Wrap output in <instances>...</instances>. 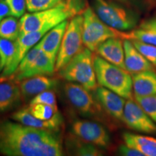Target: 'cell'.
<instances>
[{"instance_id": "1", "label": "cell", "mask_w": 156, "mask_h": 156, "mask_svg": "<svg viewBox=\"0 0 156 156\" xmlns=\"http://www.w3.org/2000/svg\"><path fill=\"white\" fill-rule=\"evenodd\" d=\"M0 153L7 156H61L63 147L54 132L2 121Z\"/></svg>"}, {"instance_id": "2", "label": "cell", "mask_w": 156, "mask_h": 156, "mask_svg": "<svg viewBox=\"0 0 156 156\" xmlns=\"http://www.w3.org/2000/svg\"><path fill=\"white\" fill-rule=\"evenodd\" d=\"M93 63L98 85L126 100L133 98L132 75L127 70L110 63L98 54L93 56Z\"/></svg>"}, {"instance_id": "3", "label": "cell", "mask_w": 156, "mask_h": 156, "mask_svg": "<svg viewBox=\"0 0 156 156\" xmlns=\"http://www.w3.org/2000/svg\"><path fill=\"white\" fill-rule=\"evenodd\" d=\"M93 51L84 48L64 67L58 70V75L65 80L80 84L90 91L98 86L93 63Z\"/></svg>"}, {"instance_id": "4", "label": "cell", "mask_w": 156, "mask_h": 156, "mask_svg": "<svg viewBox=\"0 0 156 156\" xmlns=\"http://www.w3.org/2000/svg\"><path fill=\"white\" fill-rule=\"evenodd\" d=\"M74 17L65 2L53 8L27 13L20 19V34L31 32H48L64 20Z\"/></svg>"}, {"instance_id": "5", "label": "cell", "mask_w": 156, "mask_h": 156, "mask_svg": "<svg viewBox=\"0 0 156 156\" xmlns=\"http://www.w3.org/2000/svg\"><path fill=\"white\" fill-rule=\"evenodd\" d=\"M83 40L85 47L95 51L100 44L111 38L124 39L125 31L118 30L108 26L99 18L90 6L83 14Z\"/></svg>"}, {"instance_id": "6", "label": "cell", "mask_w": 156, "mask_h": 156, "mask_svg": "<svg viewBox=\"0 0 156 156\" xmlns=\"http://www.w3.org/2000/svg\"><path fill=\"white\" fill-rule=\"evenodd\" d=\"M93 9L103 22L121 31L132 30L139 20L138 15L131 9L107 0H93Z\"/></svg>"}, {"instance_id": "7", "label": "cell", "mask_w": 156, "mask_h": 156, "mask_svg": "<svg viewBox=\"0 0 156 156\" xmlns=\"http://www.w3.org/2000/svg\"><path fill=\"white\" fill-rule=\"evenodd\" d=\"M83 16L75 15L68 23L57 54L55 72H58L84 48L83 40Z\"/></svg>"}, {"instance_id": "8", "label": "cell", "mask_w": 156, "mask_h": 156, "mask_svg": "<svg viewBox=\"0 0 156 156\" xmlns=\"http://www.w3.org/2000/svg\"><path fill=\"white\" fill-rule=\"evenodd\" d=\"M64 91L70 104L82 116L94 117L101 113V106L96 98L80 84L73 82L66 83Z\"/></svg>"}, {"instance_id": "9", "label": "cell", "mask_w": 156, "mask_h": 156, "mask_svg": "<svg viewBox=\"0 0 156 156\" xmlns=\"http://www.w3.org/2000/svg\"><path fill=\"white\" fill-rule=\"evenodd\" d=\"M73 134L99 148H107L111 143L110 136L101 124L93 121L78 119L72 124Z\"/></svg>"}, {"instance_id": "10", "label": "cell", "mask_w": 156, "mask_h": 156, "mask_svg": "<svg viewBox=\"0 0 156 156\" xmlns=\"http://www.w3.org/2000/svg\"><path fill=\"white\" fill-rule=\"evenodd\" d=\"M122 122L134 131L145 134L156 132V124L135 100L127 99L124 106Z\"/></svg>"}, {"instance_id": "11", "label": "cell", "mask_w": 156, "mask_h": 156, "mask_svg": "<svg viewBox=\"0 0 156 156\" xmlns=\"http://www.w3.org/2000/svg\"><path fill=\"white\" fill-rule=\"evenodd\" d=\"M46 33L47 32L46 31H38V32L20 34L18 38L15 41L16 45V51H15L14 58L8 67L3 69L2 74L0 77H8L14 73L23 58L31 48L34 47L40 41L41 39Z\"/></svg>"}, {"instance_id": "12", "label": "cell", "mask_w": 156, "mask_h": 156, "mask_svg": "<svg viewBox=\"0 0 156 156\" xmlns=\"http://www.w3.org/2000/svg\"><path fill=\"white\" fill-rule=\"evenodd\" d=\"M95 96L101 108L112 118L122 121L126 100L106 87L98 85L95 90Z\"/></svg>"}, {"instance_id": "13", "label": "cell", "mask_w": 156, "mask_h": 156, "mask_svg": "<svg viewBox=\"0 0 156 156\" xmlns=\"http://www.w3.org/2000/svg\"><path fill=\"white\" fill-rule=\"evenodd\" d=\"M11 118L15 122L24 125L54 132L59 131L64 123L63 118L58 112L50 119L42 120L33 116L28 108L20 109L17 111L12 115Z\"/></svg>"}, {"instance_id": "14", "label": "cell", "mask_w": 156, "mask_h": 156, "mask_svg": "<svg viewBox=\"0 0 156 156\" xmlns=\"http://www.w3.org/2000/svg\"><path fill=\"white\" fill-rule=\"evenodd\" d=\"M18 83L23 98L27 100L45 90L54 89L58 85V80L47 75H38L27 78Z\"/></svg>"}, {"instance_id": "15", "label": "cell", "mask_w": 156, "mask_h": 156, "mask_svg": "<svg viewBox=\"0 0 156 156\" xmlns=\"http://www.w3.org/2000/svg\"><path fill=\"white\" fill-rule=\"evenodd\" d=\"M95 52L110 63L125 69L124 39L111 38L98 46Z\"/></svg>"}, {"instance_id": "16", "label": "cell", "mask_w": 156, "mask_h": 156, "mask_svg": "<svg viewBox=\"0 0 156 156\" xmlns=\"http://www.w3.org/2000/svg\"><path fill=\"white\" fill-rule=\"evenodd\" d=\"M68 23L69 21L67 20L51 29L38 43L41 50L56 61Z\"/></svg>"}, {"instance_id": "17", "label": "cell", "mask_w": 156, "mask_h": 156, "mask_svg": "<svg viewBox=\"0 0 156 156\" xmlns=\"http://www.w3.org/2000/svg\"><path fill=\"white\" fill-rule=\"evenodd\" d=\"M124 48L125 67L131 75L153 69V64L136 49L131 40L124 39Z\"/></svg>"}, {"instance_id": "18", "label": "cell", "mask_w": 156, "mask_h": 156, "mask_svg": "<svg viewBox=\"0 0 156 156\" xmlns=\"http://www.w3.org/2000/svg\"><path fill=\"white\" fill-rule=\"evenodd\" d=\"M22 98L18 83L0 77V112H7L17 106Z\"/></svg>"}, {"instance_id": "19", "label": "cell", "mask_w": 156, "mask_h": 156, "mask_svg": "<svg viewBox=\"0 0 156 156\" xmlns=\"http://www.w3.org/2000/svg\"><path fill=\"white\" fill-rule=\"evenodd\" d=\"M134 97L156 95V73L153 69L132 74Z\"/></svg>"}, {"instance_id": "20", "label": "cell", "mask_w": 156, "mask_h": 156, "mask_svg": "<svg viewBox=\"0 0 156 156\" xmlns=\"http://www.w3.org/2000/svg\"><path fill=\"white\" fill-rule=\"evenodd\" d=\"M55 67L56 60L41 50L30 67L20 77L17 83L35 76L51 75L55 72Z\"/></svg>"}, {"instance_id": "21", "label": "cell", "mask_w": 156, "mask_h": 156, "mask_svg": "<svg viewBox=\"0 0 156 156\" xmlns=\"http://www.w3.org/2000/svg\"><path fill=\"white\" fill-rule=\"evenodd\" d=\"M123 139L124 144L135 148L144 156H156V138L126 132Z\"/></svg>"}, {"instance_id": "22", "label": "cell", "mask_w": 156, "mask_h": 156, "mask_svg": "<svg viewBox=\"0 0 156 156\" xmlns=\"http://www.w3.org/2000/svg\"><path fill=\"white\" fill-rule=\"evenodd\" d=\"M67 145L68 149L77 155L98 156L102 155V152L98 147L84 141L75 134L69 136L67 140Z\"/></svg>"}, {"instance_id": "23", "label": "cell", "mask_w": 156, "mask_h": 156, "mask_svg": "<svg viewBox=\"0 0 156 156\" xmlns=\"http://www.w3.org/2000/svg\"><path fill=\"white\" fill-rule=\"evenodd\" d=\"M20 36V23L17 17H7L0 23V38L15 41Z\"/></svg>"}, {"instance_id": "24", "label": "cell", "mask_w": 156, "mask_h": 156, "mask_svg": "<svg viewBox=\"0 0 156 156\" xmlns=\"http://www.w3.org/2000/svg\"><path fill=\"white\" fill-rule=\"evenodd\" d=\"M16 45L15 41L8 39L0 38V58L2 69L10 64L14 58Z\"/></svg>"}, {"instance_id": "25", "label": "cell", "mask_w": 156, "mask_h": 156, "mask_svg": "<svg viewBox=\"0 0 156 156\" xmlns=\"http://www.w3.org/2000/svg\"><path fill=\"white\" fill-rule=\"evenodd\" d=\"M135 40L147 44L156 46V33L148 29L139 28L132 30L129 32H125V38Z\"/></svg>"}, {"instance_id": "26", "label": "cell", "mask_w": 156, "mask_h": 156, "mask_svg": "<svg viewBox=\"0 0 156 156\" xmlns=\"http://www.w3.org/2000/svg\"><path fill=\"white\" fill-rule=\"evenodd\" d=\"M28 109L33 116L42 120L50 119L58 112V109L44 103L29 105Z\"/></svg>"}, {"instance_id": "27", "label": "cell", "mask_w": 156, "mask_h": 156, "mask_svg": "<svg viewBox=\"0 0 156 156\" xmlns=\"http://www.w3.org/2000/svg\"><path fill=\"white\" fill-rule=\"evenodd\" d=\"M27 9L30 12L53 8L65 2V0H26Z\"/></svg>"}, {"instance_id": "28", "label": "cell", "mask_w": 156, "mask_h": 156, "mask_svg": "<svg viewBox=\"0 0 156 156\" xmlns=\"http://www.w3.org/2000/svg\"><path fill=\"white\" fill-rule=\"evenodd\" d=\"M134 100L156 124V95L145 97H134Z\"/></svg>"}, {"instance_id": "29", "label": "cell", "mask_w": 156, "mask_h": 156, "mask_svg": "<svg viewBox=\"0 0 156 156\" xmlns=\"http://www.w3.org/2000/svg\"><path fill=\"white\" fill-rule=\"evenodd\" d=\"M136 49L144 56L148 62L153 66H156V46L147 44L135 40H131Z\"/></svg>"}, {"instance_id": "30", "label": "cell", "mask_w": 156, "mask_h": 156, "mask_svg": "<svg viewBox=\"0 0 156 156\" xmlns=\"http://www.w3.org/2000/svg\"><path fill=\"white\" fill-rule=\"evenodd\" d=\"M37 103H44V104L50 105V106L58 109L55 93L51 90H45L31 99L30 105L37 104Z\"/></svg>"}, {"instance_id": "31", "label": "cell", "mask_w": 156, "mask_h": 156, "mask_svg": "<svg viewBox=\"0 0 156 156\" xmlns=\"http://www.w3.org/2000/svg\"><path fill=\"white\" fill-rule=\"evenodd\" d=\"M9 6L10 15L20 18L25 14L27 9L26 0H5Z\"/></svg>"}, {"instance_id": "32", "label": "cell", "mask_w": 156, "mask_h": 156, "mask_svg": "<svg viewBox=\"0 0 156 156\" xmlns=\"http://www.w3.org/2000/svg\"><path fill=\"white\" fill-rule=\"evenodd\" d=\"M65 3L73 16L83 15L89 6L86 0H65Z\"/></svg>"}, {"instance_id": "33", "label": "cell", "mask_w": 156, "mask_h": 156, "mask_svg": "<svg viewBox=\"0 0 156 156\" xmlns=\"http://www.w3.org/2000/svg\"><path fill=\"white\" fill-rule=\"evenodd\" d=\"M119 153L124 156H144L139 151L126 144L119 147Z\"/></svg>"}, {"instance_id": "34", "label": "cell", "mask_w": 156, "mask_h": 156, "mask_svg": "<svg viewBox=\"0 0 156 156\" xmlns=\"http://www.w3.org/2000/svg\"><path fill=\"white\" fill-rule=\"evenodd\" d=\"M8 15H10L9 6L7 5L5 0H0V23Z\"/></svg>"}, {"instance_id": "35", "label": "cell", "mask_w": 156, "mask_h": 156, "mask_svg": "<svg viewBox=\"0 0 156 156\" xmlns=\"http://www.w3.org/2000/svg\"><path fill=\"white\" fill-rule=\"evenodd\" d=\"M140 28L148 29L156 33V17L142 22L140 25Z\"/></svg>"}, {"instance_id": "36", "label": "cell", "mask_w": 156, "mask_h": 156, "mask_svg": "<svg viewBox=\"0 0 156 156\" xmlns=\"http://www.w3.org/2000/svg\"><path fill=\"white\" fill-rule=\"evenodd\" d=\"M2 69V62H1V58H0V71Z\"/></svg>"}, {"instance_id": "37", "label": "cell", "mask_w": 156, "mask_h": 156, "mask_svg": "<svg viewBox=\"0 0 156 156\" xmlns=\"http://www.w3.org/2000/svg\"><path fill=\"white\" fill-rule=\"evenodd\" d=\"M119 1H127V0H119Z\"/></svg>"}]
</instances>
